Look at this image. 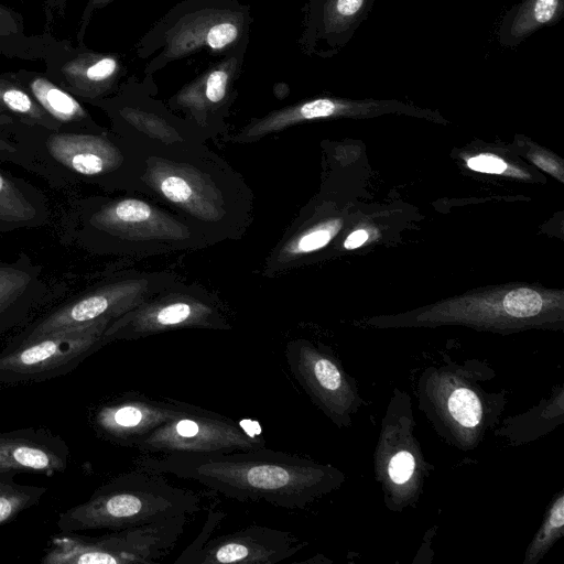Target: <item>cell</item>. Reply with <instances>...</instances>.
Masks as SVG:
<instances>
[{"mask_svg": "<svg viewBox=\"0 0 564 564\" xmlns=\"http://www.w3.org/2000/svg\"><path fill=\"white\" fill-rule=\"evenodd\" d=\"M137 468L193 480L238 501L284 509L305 506L324 481L323 468L265 446L248 451L142 455Z\"/></svg>", "mask_w": 564, "mask_h": 564, "instance_id": "6da1fadb", "label": "cell"}, {"mask_svg": "<svg viewBox=\"0 0 564 564\" xmlns=\"http://www.w3.org/2000/svg\"><path fill=\"white\" fill-rule=\"evenodd\" d=\"M250 6L238 0H182L141 37L135 54L149 58L144 77L199 52L225 56L247 50L252 25Z\"/></svg>", "mask_w": 564, "mask_h": 564, "instance_id": "7a4b0ae2", "label": "cell"}, {"mask_svg": "<svg viewBox=\"0 0 564 564\" xmlns=\"http://www.w3.org/2000/svg\"><path fill=\"white\" fill-rule=\"evenodd\" d=\"M200 502L198 494L172 485L164 474L137 468L109 479L88 500L61 512L56 525L63 532L116 531L195 514Z\"/></svg>", "mask_w": 564, "mask_h": 564, "instance_id": "3957f363", "label": "cell"}, {"mask_svg": "<svg viewBox=\"0 0 564 564\" xmlns=\"http://www.w3.org/2000/svg\"><path fill=\"white\" fill-rule=\"evenodd\" d=\"M112 321L105 317L24 340H10L0 350V383H36L74 371L106 345L105 330Z\"/></svg>", "mask_w": 564, "mask_h": 564, "instance_id": "277c9868", "label": "cell"}, {"mask_svg": "<svg viewBox=\"0 0 564 564\" xmlns=\"http://www.w3.org/2000/svg\"><path fill=\"white\" fill-rule=\"evenodd\" d=\"M265 446L260 435L248 433L232 419L191 404L180 416L160 425L133 446L143 455L214 453Z\"/></svg>", "mask_w": 564, "mask_h": 564, "instance_id": "5b68a950", "label": "cell"}, {"mask_svg": "<svg viewBox=\"0 0 564 564\" xmlns=\"http://www.w3.org/2000/svg\"><path fill=\"white\" fill-rule=\"evenodd\" d=\"M189 405L174 399L127 393L99 404L90 413L89 422L102 440L133 448L140 438L185 413Z\"/></svg>", "mask_w": 564, "mask_h": 564, "instance_id": "8992f818", "label": "cell"}, {"mask_svg": "<svg viewBox=\"0 0 564 564\" xmlns=\"http://www.w3.org/2000/svg\"><path fill=\"white\" fill-rule=\"evenodd\" d=\"M301 547L290 531L252 524L210 536L186 564H276L290 558Z\"/></svg>", "mask_w": 564, "mask_h": 564, "instance_id": "52a82bcc", "label": "cell"}, {"mask_svg": "<svg viewBox=\"0 0 564 564\" xmlns=\"http://www.w3.org/2000/svg\"><path fill=\"white\" fill-rule=\"evenodd\" d=\"M375 0H306L303 31L299 39L308 56L337 55L368 18Z\"/></svg>", "mask_w": 564, "mask_h": 564, "instance_id": "ba28073f", "label": "cell"}, {"mask_svg": "<svg viewBox=\"0 0 564 564\" xmlns=\"http://www.w3.org/2000/svg\"><path fill=\"white\" fill-rule=\"evenodd\" d=\"M226 328L225 319L213 307L195 301H170L122 314L105 330V344L131 340L183 328Z\"/></svg>", "mask_w": 564, "mask_h": 564, "instance_id": "9c48e42d", "label": "cell"}, {"mask_svg": "<svg viewBox=\"0 0 564 564\" xmlns=\"http://www.w3.org/2000/svg\"><path fill=\"white\" fill-rule=\"evenodd\" d=\"M246 52L241 50L218 57L171 98V106L185 109L199 121L218 120L236 96Z\"/></svg>", "mask_w": 564, "mask_h": 564, "instance_id": "30bf717a", "label": "cell"}, {"mask_svg": "<svg viewBox=\"0 0 564 564\" xmlns=\"http://www.w3.org/2000/svg\"><path fill=\"white\" fill-rule=\"evenodd\" d=\"M69 456L67 443L46 427L0 431V475L53 476L66 470Z\"/></svg>", "mask_w": 564, "mask_h": 564, "instance_id": "8fae6325", "label": "cell"}, {"mask_svg": "<svg viewBox=\"0 0 564 564\" xmlns=\"http://www.w3.org/2000/svg\"><path fill=\"white\" fill-rule=\"evenodd\" d=\"M41 272L23 254L12 263L0 262V338L26 322L43 300Z\"/></svg>", "mask_w": 564, "mask_h": 564, "instance_id": "7c38bea8", "label": "cell"}, {"mask_svg": "<svg viewBox=\"0 0 564 564\" xmlns=\"http://www.w3.org/2000/svg\"><path fill=\"white\" fill-rule=\"evenodd\" d=\"M45 144L56 162L80 175L109 172L120 160L117 148L101 135L55 132L48 135Z\"/></svg>", "mask_w": 564, "mask_h": 564, "instance_id": "4fadbf2b", "label": "cell"}, {"mask_svg": "<svg viewBox=\"0 0 564 564\" xmlns=\"http://www.w3.org/2000/svg\"><path fill=\"white\" fill-rule=\"evenodd\" d=\"M46 217L43 195L0 170V231L36 227L44 224Z\"/></svg>", "mask_w": 564, "mask_h": 564, "instance_id": "5bb4252c", "label": "cell"}, {"mask_svg": "<svg viewBox=\"0 0 564 564\" xmlns=\"http://www.w3.org/2000/svg\"><path fill=\"white\" fill-rule=\"evenodd\" d=\"M564 13V0H521L502 17L499 44L514 47L538 30L556 24Z\"/></svg>", "mask_w": 564, "mask_h": 564, "instance_id": "9a60e30c", "label": "cell"}, {"mask_svg": "<svg viewBox=\"0 0 564 564\" xmlns=\"http://www.w3.org/2000/svg\"><path fill=\"white\" fill-rule=\"evenodd\" d=\"M372 104L357 106L355 101L332 97H318L270 112L254 121L247 129L248 135H260L297 123L304 120L328 118L340 113L354 112L357 109H369Z\"/></svg>", "mask_w": 564, "mask_h": 564, "instance_id": "2e32d148", "label": "cell"}, {"mask_svg": "<svg viewBox=\"0 0 564 564\" xmlns=\"http://www.w3.org/2000/svg\"><path fill=\"white\" fill-rule=\"evenodd\" d=\"M65 73L77 91L97 97L113 88L126 68L115 55L88 53L69 64Z\"/></svg>", "mask_w": 564, "mask_h": 564, "instance_id": "e0dca14e", "label": "cell"}, {"mask_svg": "<svg viewBox=\"0 0 564 564\" xmlns=\"http://www.w3.org/2000/svg\"><path fill=\"white\" fill-rule=\"evenodd\" d=\"M36 102L56 121L80 122L88 119L82 105L68 93L45 78H34L30 85Z\"/></svg>", "mask_w": 564, "mask_h": 564, "instance_id": "ac0fdd59", "label": "cell"}, {"mask_svg": "<svg viewBox=\"0 0 564 564\" xmlns=\"http://www.w3.org/2000/svg\"><path fill=\"white\" fill-rule=\"evenodd\" d=\"M45 492V487L19 484L13 476L0 475V528L37 506Z\"/></svg>", "mask_w": 564, "mask_h": 564, "instance_id": "d6986e66", "label": "cell"}, {"mask_svg": "<svg viewBox=\"0 0 564 564\" xmlns=\"http://www.w3.org/2000/svg\"><path fill=\"white\" fill-rule=\"evenodd\" d=\"M0 106L48 129L58 127L55 123L56 120L25 91L12 85L0 83Z\"/></svg>", "mask_w": 564, "mask_h": 564, "instance_id": "ffe728a7", "label": "cell"}, {"mask_svg": "<svg viewBox=\"0 0 564 564\" xmlns=\"http://www.w3.org/2000/svg\"><path fill=\"white\" fill-rule=\"evenodd\" d=\"M451 415L466 427L476 426L482 415L481 404L476 393L469 389H456L448 399Z\"/></svg>", "mask_w": 564, "mask_h": 564, "instance_id": "44dd1931", "label": "cell"}, {"mask_svg": "<svg viewBox=\"0 0 564 564\" xmlns=\"http://www.w3.org/2000/svg\"><path fill=\"white\" fill-rule=\"evenodd\" d=\"M541 295L531 289L519 288L506 294L502 301L505 311L514 317H530L542 308Z\"/></svg>", "mask_w": 564, "mask_h": 564, "instance_id": "7402d4cb", "label": "cell"}, {"mask_svg": "<svg viewBox=\"0 0 564 564\" xmlns=\"http://www.w3.org/2000/svg\"><path fill=\"white\" fill-rule=\"evenodd\" d=\"M225 513L219 510H209L207 519L197 538L181 553L174 561L175 564H186L188 558L194 555L212 536L216 527L220 523Z\"/></svg>", "mask_w": 564, "mask_h": 564, "instance_id": "603a6c76", "label": "cell"}, {"mask_svg": "<svg viewBox=\"0 0 564 564\" xmlns=\"http://www.w3.org/2000/svg\"><path fill=\"white\" fill-rule=\"evenodd\" d=\"M335 229L333 225L326 227L316 228L300 237L296 242L292 246V252L302 253L317 250L327 245L332 239Z\"/></svg>", "mask_w": 564, "mask_h": 564, "instance_id": "cb8c5ba5", "label": "cell"}, {"mask_svg": "<svg viewBox=\"0 0 564 564\" xmlns=\"http://www.w3.org/2000/svg\"><path fill=\"white\" fill-rule=\"evenodd\" d=\"M414 457L405 451L394 455L389 463V476L395 484L405 482L414 471Z\"/></svg>", "mask_w": 564, "mask_h": 564, "instance_id": "d4e9b609", "label": "cell"}, {"mask_svg": "<svg viewBox=\"0 0 564 564\" xmlns=\"http://www.w3.org/2000/svg\"><path fill=\"white\" fill-rule=\"evenodd\" d=\"M467 165L474 171L494 174H500L507 169V163L503 160L490 154H479L470 158Z\"/></svg>", "mask_w": 564, "mask_h": 564, "instance_id": "484cf974", "label": "cell"}, {"mask_svg": "<svg viewBox=\"0 0 564 564\" xmlns=\"http://www.w3.org/2000/svg\"><path fill=\"white\" fill-rule=\"evenodd\" d=\"M368 239V234L365 230H356L351 232L344 242L346 249H355L361 246Z\"/></svg>", "mask_w": 564, "mask_h": 564, "instance_id": "4316f807", "label": "cell"}, {"mask_svg": "<svg viewBox=\"0 0 564 564\" xmlns=\"http://www.w3.org/2000/svg\"><path fill=\"white\" fill-rule=\"evenodd\" d=\"M15 28L9 13L0 7V34H8Z\"/></svg>", "mask_w": 564, "mask_h": 564, "instance_id": "83f0119b", "label": "cell"}, {"mask_svg": "<svg viewBox=\"0 0 564 564\" xmlns=\"http://www.w3.org/2000/svg\"><path fill=\"white\" fill-rule=\"evenodd\" d=\"M110 1L111 0H90L89 7L87 9L88 15L93 12V10L99 9Z\"/></svg>", "mask_w": 564, "mask_h": 564, "instance_id": "f1b7e54d", "label": "cell"}]
</instances>
